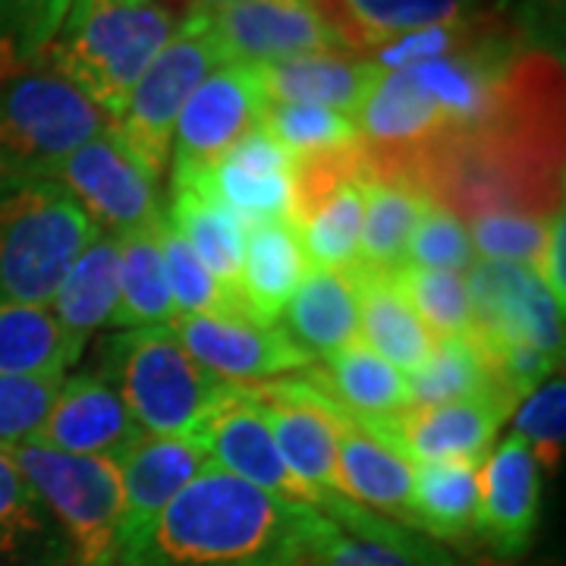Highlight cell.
I'll return each mask as SVG.
<instances>
[{
    "mask_svg": "<svg viewBox=\"0 0 566 566\" xmlns=\"http://www.w3.org/2000/svg\"><path fill=\"white\" fill-rule=\"evenodd\" d=\"M564 63L528 48L510 63L485 120L444 133L403 158L363 167L412 186L463 223L485 214H532L551 221L564 208Z\"/></svg>",
    "mask_w": 566,
    "mask_h": 566,
    "instance_id": "6da1fadb",
    "label": "cell"
},
{
    "mask_svg": "<svg viewBox=\"0 0 566 566\" xmlns=\"http://www.w3.org/2000/svg\"><path fill=\"white\" fill-rule=\"evenodd\" d=\"M337 523L205 465L158 520L120 547L117 566H312Z\"/></svg>",
    "mask_w": 566,
    "mask_h": 566,
    "instance_id": "7a4b0ae2",
    "label": "cell"
},
{
    "mask_svg": "<svg viewBox=\"0 0 566 566\" xmlns=\"http://www.w3.org/2000/svg\"><path fill=\"white\" fill-rule=\"evenodd\" d=\"M180 10L164 0L70 7L41 57L114 120L148 63L180 29Z\"/></svg>",
    "mask_w": 566,
    "mask_h": 566,
    "instance_id": "3957f363",
    "label": "cell"
},
{
    "mask_svg": "<svg viewBox=\"0 0 566 566\" xmlns=\"http://www.w3.org/2000/svg\"><path fill=\"white\" fill-rule=\"evenodd\" d=\"M98 227L51 177H0V303H54Z\"/></svg>",
    "mask_w": 566,
    "mask_h": 566,
    "instance_id": "277c9868",
    "label": "cell"
},
{
    "mask_svg": "<svg viewBox=\"0 0 566 566\" xmlns=\"http://www.w3.org/2000/svg\"><path fill=\"white\" fill-rule=\"evenodd\" d=\"M104 381L120 394L145 434L189 438L230 385L182 349L170 324L126 327L102 344Z\"/></svg>",
    "mask_w": 566,
    "mask_h": 566,
    "instance_id": "5b68a950",
    "label": "cell"
},
{
    "mask_svg": "<svg viewBox=\"0 0 566 566\" xmlns=\"http://www.w3.org/2000/svg\"><path fill=\"white\" fill-rule=\"evenodd\" d=\"M107 126L102 107L44 57L0 73V177H51Z\"/></svg>",
    "mask_w": 566,
    "mask_h": 566,
    "instance_id": "8992f818",
    "label": "cell"
},
{
    "mask_svg": "<svg viewBox=\"0 0 566 566\" xmlns=\"http://www.w3.org/2000/svg\"><path fill=\"white\" fill-rule=\"evenodd\" d=\"M10 457L63 532L70 566H117L123 520L117 463L63 453L39 441L10 447Z\"/></svg>",
    "mask_w": 566,
    "mask_h": 566,
    "instance_id": "52a82bcc",
    "label": "cell"
},
{
    "mask_svg": "<svg viewBox=\"0 0 566 566\" xmlns=\"http://www.w3.org/2000/svg\"><path fill=\"white\" fill-rule=\"evenodd\" d=\"M227 61L221 41L211 29L208 13H186L174 39L148 63L133 92L111 120V129L123 145L145 164V170L158 180L170 161L174 126L182 104L196 92V85Z\"/></svg>",
    "mask_w": 566,
    "mask_h": 566,
    "instance_id": "ba28073f",
    "label": "cell"
},
{
    "mask_svg": "<svg viewBox=\"0 0 566 566\" xmlns=\"http://www.w3.org/2000/svg\"><path fill=\"white\" fill-rule=\"evenodd\" d=\"M363 218V142L340 155L293 161V202L286 221L296 227L312 268L349 271L359 252Z\"/></svg>",
    "mask_w": 566,
    "mask_h": 566,
    "instance_id": "9c48e42d",
    "label": "cell"
},
{
    "mask_svg": "<svg viewBox=\"0 0 566 566\" xmlns=\"http://www.w3.org/2000/svg\"><path fill=\"white\" fill-rule=\"evenodd\" d=\"M51 180L61 182L95 227H104V233L111 237L148 230L161 218L155 192L158 180L111 126L76 151H70L51 170Z\"/></svg>",
    "mask_w": 566,
    "mask_h": 566,
    "instance_id": "30bf717a",
    "label": "cell"
},
{
    "mask_svg": "<svg viewBox=\"0 0 566 566\" xmlns=\"http://www.w3.org/2000/svg\"><path fill=\"white\" fill-rule=\"evenodd\" d=\"M475 327L485 344H526L560 363L564 305L551 296L538 271L528 264L475 262L465 274Z\"/></svg>",
    "mask_w": 566,
    "mask_h": 566,
    "instance_id": "8fae6325",
    "label": "cell"
},
{
    "mask_svg": "<svg viewBox=\"0 0 566 566\" xmlns=\"http://www.w3.org/2000/svg\"><path fill=\"white\" fill-rule=\"evenodd\" d=\"M174 334L192 363L233 387L271 381L312 363L283 334L281 324H262L237 315H177Z\"/></svg>",
    "mask_w": 566,
    "mask_h": 566,
    "instance_id": "7c38bea8",
    "label": "cell"
},
{
    "mask_svg": "<svg viewBox=\"0 0 566 566\" xmlns=\"http://www.w3.org/2000/svg\"><path fill=\"white\" fill-rule=\"evenodd\" d=\"M264 102L262 80L252 63L230 61L211 70L182 104L174 126V170L218 161L230 145L262 123Z\"/></svg>",
    "mask_w": 566,
    "mask_h": 566,
    "instance_id": "4fadbf2b",
    "label": "cell"
},
{
    "mask_svg": "<svg viewBox=\"0 0 566 566\" xmlns=\"http://www.w3.org/2000/svg\"><path fill=\"white\" fill-rule=\"evenodd\" d=\"M513 409L494 397L409 406L385 422L359 424L412 463H482Z\"/></svg>",
    "mask_w": 566,
    "mask_h": 566,
    "instance_id": "5bb4252c",
    "label": "cell"
},
{
    "mask_svg": "<svg viewBox=\"0 0 566 566\" xmlns=\"http://www.w3.org/2000/svg\"><path fill=\"white\" fill-rule=\"evenodd\" d=\"M186 441L202 450L208 465H218L223 472L243 479L249 485L264 488L271 494L308 504V491L281 460L259 406L240 387L230 385V390L196 424V431Z\"/></svg>",
    "mask_w": 566,
    "mask_h": 566,
    "instance_id": "9a60e30c",
    "label": "cell"
},
{
    "mask_svg": "<svg viewBox=\"0 0 566 566\" xmlns=\"http://www.w3.org/2000/svg\"><path fill=\"white\" fill-rule=\"evenodd\" d=\"M237 214L240 223L286 221L293 202V158L268 136L262 123L208 167H177Z\"/></svg>",
    "mask_w": 566,
    "mask_h": 566,
    "instance_id": "2e32d148",
    "label": "cell"
},
{
    "mask_svg": "<svg viewBox=\"0 0 566 566\" xmlns=\"http://www.w3.org/2000/svg\"><path fill=\"white\" fill-rule=\"evenodd\" d=\"M208 20L227 61L252 66L337 48L308 0H237Z\"/></svg>",
    "mask_w": 566,
    "mask_h": 566,
    "instance_id": "e0dca14e",
    "label": "cell"
},
{
    "mask_svg": "<svg viewBox=\"0 0 566 566\" xmlns=\"http://www.w3.org/2000/svg\"><path fill=\"white\" fill-rule=\"evenodd\" d=\"M142 434L145 431L136 424L120 394L104 381V375L85 371L76 378H63L35 441L63 453L104 457L117 463Z\"/></svg>",
    "mask_w": 566,
    "mask_h": 566,
    "instance_id": "ac0fdd59",
    "label": "cell"
},
{
    "mask_svg": "<svg viewBox=\"0 0 566 566\" xmlns=\"http://www.w3.org/2000/svg\"><path fill=\"white\" fill-rule=\"evenodd\" d=\"M542 513V469L516 434L479 469L475 535L497 557H520L532 545Z\"/></svg>",
    "mask_w": 566,
    "mask_h": 566,
    "instance_id": "d6986e66",
    "label": "cell"
},
{
    "mask_svg": "<svg viewBox=\"0 0 566 566\" xmlns=\"http://www.w3.org/2000/svg\"><path fill=\"white\" fill-rule=\"evenodd\" d=\"M337 48L371 57L409 32L460 22L485 10V0H308Z\"/></svg>",
    "mask_w": 566,
    "mask_h": 566,
    "instance_id": "ffe728a7",
    "label": "cell"
},
{
    "mask_svg": "<svg viewBox=\"0 0 566 566\" xmlns=\"http://www.w3.org/2000/svg\"><path fill=\"white\" fill-rule=\"evenodd\" d=\"M353 120L375 158H403L447 133L438 104L412 70H378Z\"/></svg>",
    "mask_w": 566,
    "mask_h": 566,
    "instance_id": "44dd1931",
    "label": "cell"
},
{
    "mask_svg": "<svg viewBox=\"0 0 566 566\" xmlns=\"http://www.w3.org/2000/svg\"><path fill=\"white\" fill-rule=\"evenodd\" d=\"M205 465L208 460L202 450L189 444L186 438L142 434L139 441L126 450V457L117 460L123 485L120 547L139 538L142 532L158 520L164 506L170 504Z\"/></svg>",
    "mask_w": 566,
    "mask_h": 566,
    "instance_id": "7402d4cb",
    "label": "cell"
},
{
    "mask_svg": "<svg viewBox=\"0 0 566 566\" xmlns=\"http://www.w3.org/2000/svg\"><path fill=\"white\" fill-rule=\"evenodd\" d=\"M334 479H337V491L346 501L412 528L409 510H412L416 463L406 460L400 450L378 441L371 431L353 422L340 428Z\"/></svg>",
    "mask_w": 566,
    "mask_h": 566,
    "instance_id": "603a6c76",
    "label": "cell"
},
{
    "mask_svg": "<svg viewBox=\"0 0 566 566\" xmlns=\"http://www.w3.org/2000/svg\"><path fill=\"white\" fill-rule=\"evenodd\" d=\"M268 102L315 104L356 117L365 92L378 76V66L344 48H324L286 61L255 66Z\"/></svg>",
    "mask_w": 566,
    "mask_h": 566,
    "instance_id": "cb8c5ba5",
    "label": "cell"
},
{
    "mask_svg": "<svg viewBox=\"0 0 566 566\" xmlns=\"http://www.w3.org/2000/svg\"><path fill=\"white\" fill-rule=\"evenodd\" d=\"M346 422H385L409 409L406 378L363 340L331 353L322 368L305 371Z\"/></svg>",
    "mask_w": 566,
    "mask_h": 566,
    "instance_id": "d4e9b609",
    "label": "cell"
},
{
    "mask_svg": "<svg viewBox=\"0 0 566 566\" xmlns=\"http://www.w3.org/2000/svg\"><path fill=\"white\" fill-rule=\"evenodd\" d=\"M281 318L283 334L308 359H327L359 340V290L353 274L308 268L290 303L283 305Z\"/></svg>",
    "mask_w": 566,
    "mask_h": 566,
    "instance_id": "484cf974",
    "label": "cell"
},
{
    "mask_svg": "<svg viewBox=\"0 0 566 566\" xmlns=\"http://www.w3.org/2000/svg\"><path fill=\"white\" fill-rule=\"evenodd\" d=\"M312 264L305 259L300 233L290 221L252 223L243 237V264L237 296L252 322L277 324L283 305L303 283Z\"/></svg>",
    "mask_w": 566,
    "mask_h": 566,
    "instance_id": "4316f807",
    "label": "cell"
},
{
    "mask_svg": "<svg viewBox=\"0 0 566 566\" xmlns=\"http://www.w3.org/2000/svg\"><path fill=\"white\" fill-rule=\"evenodd\" d=\"M164 218L180 230L182 240L223 286L237 290L245 230L230 208H223L192 174L170 170V199Z\"/></svg>",
    "mask_w": 566,
    "mask_h": 566,
    "instance_id": "83f0119b",
    "label": "cell"
},
{
    "mask_svg": "<svg viewBox=\"0 0 566 566\" xmlns=\"http://www.w3.org/2000/svg\"><path fill=\"white\" fill-rule=\"evenodd\" d=\"M0 566H70L63 532L0 447Z\"/></svg>",
    "mask_w": 566,
    "mask_h": 566,
    "instance_id": "f1b7e54d",
    "label": "cell"
},
{
    "mask_svg": "<svg viewBox=\"0 0 566 566\" xmlns=\"http://www.w3.org/2000/svg\"><path fill=\"white\" fill-rule=\"evenodd\" d=\"M120 303V240L111 233H95L82 255L66 271L54 296V315L63 331L85 346V340L111 324Z\"/></svg>",
    "mask_w": 566,
    "mask_h": 566,
    "instance_id": "f546056e",
    "label": "cell"
},
{
    "mask_svg": "<svg viewBox=\"0 0 566 566\" xmlns=\"http://www.w3.org/2000/svg\"><path fill=\"white\" fill-rule=\"evenodd\" d=\"M359 290V334L368 349H375L400 375L416 371L431 356L434 337L416 318L387 274H365L349 268Z\"/></svg>",
    "mask_w": 566,
    "mask_h": 566,
    "instance_id": "4dcf8cb0",
    "label": "cell"
},
{
    "mask_svg": "<svg viewBox=\"0 0 566 566\" xmlns=\"http://www.w3.org/2000/svg\"><path fill=\"white\" fill-rule=\"evenodd\" d=\"M365 218L356 252V271L365 274H394L406 264V245L422 214L424 199L394 177H378L363 167Z\"/></svg>",
    "mask_w": 566,
    "mask_h": 566,
    "instance_id": "1f68e13d",
    "label": "cell"
},
{
    "mask_svg": "<svg viewBox=\"0 0 566 566\" xmlns=\"http://www.w3.org/2000/svg\"><path fill=\"white\" fill-rule=\"evenodd\" d=\"M82 346L44 305L0 303V378L63 375Z\"/></svg>",
    "mask_w": 566,
    "mask_h": 566,
    "instance_id": "d6a6232c",
    "label": "cell"
},
{
    "mask_svg": "<svg viewBox=\"0 0 566 566\" xmlns=\"http://www.w3.org/2000/svg\"><path fill=\"white\" fill-rule=\"evenodd\" d=\"M479 463H416L409 526L431 542H463L475 535Z\"/></svg>",
    "mask_w": 566,
    "mask_h": 566,
    "instance_id": "836d02e7",
    "label": "cell"
},
{
    "mask_svg": "<svg viewBox=\"0 0 566 566\" xmlns=\"http://www.w3.org/2000/svg\"><path fill=\"white\" fill-rule=\"evenodd\" d=\"M155 227L117 237L120 240V303L111 318L117 331L158 327V324H174L177 318V305L170 296Z\"/></svg>",
    "mask_w": 566,
    "mask_h": 566,
    "instance_id": "e575fe53",
    "label": "cell"
},
{
    "mask_svg": "<svg viewBox=\"0 0 566 566\" xmlns=\"http://www.w3.org/2000/svg\"><path fill=\"white\" fill-rule=\"evenodd\" d=\"M312 566H457L438 542L378 516L371 526L340 528Z\"/></svg>",
    "mask_w": 566,
    "mask_h": 566,
    "instance_id": "d590c367",
    "label": "cell"
},
{
    "mask_svg": "<svg viewBox=\"0 0 566 566\" xmlns=\"http://www.w3.org/2000/svg\"><path fill=\"white\" fill-rule=\"evenodd\" d=\"M406 390H409V406H444L475 400V397L501 400L491 387L488 368L479 356L472 334L438 337L431 346V356L406 378Z\"/></svg>",
    "mask_w": 566,
    "mask_h": 566,
    "instance_id": "8d00e7d4",
    "label": "cell"
},
{
    "mask_svg": "<svg viewBox=\"0 0 566 566\" xmlns=\"http://www.w3.org/2000/svg\"><path fill=\"white\" fill-rule=\"evenodd\" d=\"M262 126L293 161L340 155L363 142L353 117L315 104L264 102Z\"/></svg>",
    "mask_w": 566,
    "mask_h": 566,
    "instance_id": "74e56055",
    "label": "cell"
},
{
    "mask_svg": "<svg viewBox=\"0 0 566 566\" xmlns=\"http://www.w3.org/2000/svg\"><path fill=\"white\" fill-rule=\"evenodd\" d=\"M155 237L161 245L164 271L170 283V296L177 305V315H237L249 318L237 290L223 286L205 262L192 252V245L182 240V233L164 218L155 227Z\"/></svg>",
    "mask_w": 566,
    "mask_h": 566,
    "instance_id": "f35d334b",
    "label": "cell"
},
{
    "mask_svg": "<svg viewBox=\"0 0 566 566\" xmlns=\"http://www.w3.org/2000/svg\"><path fill=\"white\" fill-rule=\"evenodd\" d=\"M397 293L416 312V318L434 337H469L475 327L472 300L465 290V277L453 271H431L403 264L390 274Z\"/></svg>",
    "mask_w": 566,
    "mask_h": 566,
    "instance_id": "ab89813d",
    "label": "cell"
},
{
    "mask_svg": "<svg viewBox=\"0 0 566 566\" xmlns=\"http://www.w3.org/2000/svg\"><path fill=\"white\" fill-rule=\"evenodd\" d=\"M70 0H0V73L35 63L63 25Z\"/></svg>",
    "mask_w": 566,
    "mask_h": 566,
    "instance_id": "60d3db41",
    "label": "cell"
},
{
    "mask_svg": "<svg viewBox=\"0 0 566 566\" xmlns=\"http://www.w3.org/2000/svg\"><path fill=\"white\" fill-rule=\"evenodd\" d=\"M516 412V438L532 450L538 469L554 472L564 463L566 444V385L564 378L551 375L545 385H538L532 394L520 400Z\"/></svg>",
    "mask_w": 566,
    "mask_h": 566,
    "instance_id": "b9f144b4",
    "label": "cell"
},
{
    "mask_svg": "<svg viewBox=\"0 0 566 566\" xmlns=\"http://www.w3.org/2000/svg\"><path fill=\"white\" fill-rule=\"evenodd\" d=\"M406 264L431 271H469L475 264V249L469 243V230L460 218L438 205L424 202L416 230L406 245Z\"/></svg>",
    "mask_w": 566,
    "mask_h": 566,
    "instance_id": "7bdbcfd3",
    "label": "cell"
},
{
    "mask_svg": "<svg viewBox=\"0 0 566 566\" xmlns=\"http://www.w3.org/2000/svg\"><path fill=\"white\" fill-rule=\"evenodd\" d=\"M551 221L532 218V214H485V218H475L469 223V243L482 252V262H510L535 268L542 252H545Z\"/></svg>",
    "mask_w": 566,
    "mask_h": 566,
    "instance_id": "ee69618b",
    "label": "cell"
},
{
    "mask_svg": "<svg viewBox=\"0 0 566 566\" xmlns=\"http://www.w3.org/2000/svg\"><path fill=\"white\" fill-rule=\"evenodd\" d=\"M66 375L44 378H0V447H20L35 441L44 416L61 390Z\"/></svg>",
    "mask_w": 566,
    "mask_h": 566,
    "instance_id": "f6af8a7d",
    "label": "cell"
},
{
    "mask_svg": "<svg viewBox=\"0 0 566 566\" xmlns=\"http://www.w3.org/2000/svg\"><path fill=\"white\" fill-rule=\"evenodd\" d=\"M566 211L560 214H554V221L547 227V240H545V252H542V259L535 264V271H538V277L545 283L547 290H551V296L557 300V303L564 305L566 300V274H564V243H566Z\"/></svg>",
    "mask_w": 566,
    "mask_h": 566,
    "instance_id": "bcb514c9",
    "label": "cell"
},
{
    "mask_svg": "<svg viewBox=\"0 0 566 566\" xmlns=\"http://www.w3.org/2000/svg\"><path fill=\"white\" fill-rule=\"evenodd\" d=\"M230 3H237V0H177L182 17H186V13H214V10H223V7H230Z\"/></svg>",
    "mask_w": 566,
    "mask_h": 566,
    "instance_id": "7dc6e473",
    "label": "cell"
},
{
    "mask_svg": "<svg viewBox=\"0 0 566 566\" xmlns=\"http://www.w3.org/2000/svg\"><path fill=\"white\" fill-rule=\"evenodd\" d=\"M114 3H142V0H70V7H114Z\"/></svg>",
    "mask_w": 566,
    "mask_h": 566,
    "instance_id": "c3c4849f",
    "label": "cell"
},
{
    "mask_svg": "<svg viewBox=\"0 0 566 566\" xmlns=\"http://www.w3.org/2000/svg\"><path fill=\"white\" fill-rule=\"evenodd\" d=\"M542 3H547V7H560V0H542Z\"/></svg>",
    "mask_w": 566,
    "mask_h": 566,
    "instance_id": "681fc988",
    "label": "cell"
}]
</instances>
